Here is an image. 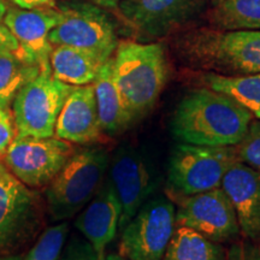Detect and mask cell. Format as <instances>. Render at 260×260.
<instances>
[{
  "label": "cell",
  "mask_w": 260,
  "mask_h": 260,
  "mask_svg": "<svg viewBox=\"0 0 260 260\" xmlns=\"http://www.w3.org/2000/svg\"><path fill=\"white\" fill-rule=\"evenodd\" d=\"M252 118V113L232 96L206 87L182 98L172 116L171 133L184 144L236 146Z\"/></svg>",
  "instance_id": "6da1fadb"
},
{
  "label": "cell",
  "mask_w": 260,
  "mask_h": 260,
  "mask_svg": "<svg viewBox=\"0 0 260 260\" xmlns=\"http://www.w3.org/2000/svg\"><path fill=\"white\" fill-rule=\"evenodd\" d=\"M113 58V79L134 122L144 117L160 95L168 79L161 44L123 41Z\"/></svg>",
  "instance_id": "7a4b0ae2"
},
{
  "label": "cell",
  "mask_w": 260,
  "mask_h": 260,
  "mask_svg": "<svg viewBox=\"0 0 260 260\" xmlns=\"http://www.w3.org/2000/svg\"><path fill=\"white\" fill-rule=\"evenodd\" d=\"M181 51L194 67L223 76L260 74V30H199L183 39Z\"/></svg>",
  "instance_id": "3957f363"
},
{
  "label": "cell",
  "mask_w": 260,
  "mask_h": 260,
  "mask_svg": "<svg viewBox=\"0 0 260 260\" xmlns=\"http://www.w3.org/2000/svg\"><path fill=\"white\" fill-rule=\"evenodd\" d=\"M109 164V153L104 148L75 152L48 183L46 201L52 220L61 222L80 212L102 186Z\"/></svg>",
  "instance_id": "277c9868"
},
{
  "label": "cell",
  "mask_w": 260,
  "mask_h": 260,
  "mask_svg": "<svg viewBox=\"0 0 260 260\" xmlns=\"http://www.w3.org/2000/svg\"><path fill=\"white\" fill-rule=\"evenodd\" d=\"M57 9L59 21L48 37L52 46L80 48L102 63L113 57L119 42L115 24L105 11L90 2H64Z\"/></svg>",
  "instance_id": "5b68a950"
},
{
  "label": "cell",
  "mask_w": 260,
  "mask_h": 260,
  "mask_svg": "<svg viewBox=\"0 0 260 260\" xmlns=\"http://www.w3.org/2000/svg\"><path fill=\"white\" fill-rule=\"evenodd\" d=\"M236 160L235 146L180 142L172 148L169 160V183L186 197L219 188L228 169Z\"/></svg>",
  "instance_id": "8992f818"
},
{
  "label": "cell",
  "mask_w": 260,
  "mask_h": 260,
  "mask_svg": "<svg viewBox=\"0 0 260 260\" xmlns=\"http://www.w3.org/2000/svg\"><path fill=\"white\" fill-rule=\"evenodd\" d=\"M74 86L54 79L51 70H41L22 87L12 102L17 136H54L58 116Z\"/></svg>",
  "instance_id": "52a82bcc"
},
{
  "label": "cell",
  "mask_w": 260,
  "mask_h": 260,
  "mask_svg": "<svg viewBox=\"0 0 260 260\" xmlns=\"http://www.w3.org/2000/svg\"><path fill=\"white\" fill-rule=\"evenodd\" d=\"M176 225L174 204L164 197L149 199L123 228L119 254L126 260H161Z\"/></svg>",
  "instance_id": "ba28073f"
},
{
  "label": "cell",
  "mask_w": 260,
  "mask_h": 260,
  "mask_svg": "<svg viewBox=\"0 0 260 260\" xmlns=\"http://www.w3.org/2000/svg\"><path fill=\"white\" fill-rule=\"evenodd\" d=\"M75 153L70 142L50 136H17L4 155V165L29 188H40L57 176Z\"/></svg>",
  "instance_id": "9c48e42d"
},
{
  "label": "cell",
  "mask_w": 260,
  "mask_h": 260,
  "mask_svg": "<svg viewBox=\"0 0 260 260\" xmlns=\"http://www.w3.org/2000/svg\"><path fill=\"white\" fill-rule=\"evenodd\" d=\"M40 222L37 194L0 162V253L24 242Z\"/></svg>",
  "instance_id": "30bf717a"
},
{
  "label": "cell",
  "mask_w": 260,
  "mask_h": 260,
  "mask_svg": "<svg viewBox=\"0 0 260 260\" xmlns=\"http://www.w3.org/2000/svg\"><path fill=\"white\" fill-rule=\"evenodd\" d=\"M176 223L217 243L232 241L240 233L236 212L222 187L187 195L178 205Z\"/></svg>",
  "instance_id": "8fae6325"
},
{
  "label": "cell",
  "mask_w": 260,
  "mask_h": 260,
  "mask_svg": "<svg viewBox=\"0 0 260 260\" xmlns=\"http://www.w3.org/2000/svg\"><path fill=\"white\" fill-rule=\"evenodd\" d=\"M109 167V180L122 206L119 229H123L154 191V175L145 155L128 145L117 149Z\"/></svg>",
  "instance_id": "7c38bea8"
},
{
  "label": "cell",
  "mask_w": 260,
  "mask_h": 260,
  "mask_svg": "<svg viewBox=\"0 0 260 260\" xmlns=\"http://www.w3.org/2000/svg\"><path fill=\"white\" fill-rule=\"evenodd\" d=\"M59 17V10L56 6L8 8L5 14L4 23L17 40L19 53L39 65L41 70H51L50 56L53 46L48 37Z\"/></svg>",
  "instance_id": "4fadbf2b"
},
{
  "label": "cell",
  "mask_w": 260,
  "mask_h": 260,
  "mask_svg": "<svg viewBox=\"0 0 260 260\" xmlns=\"http://www.w3.org/2000/svg\"><path fill=\"white\" fill-rule=\"evenodd\" d=\"M207 0H121L119 9L135 30L147 37L167 35L188 21Z\"/></svg>",
  "instance_id": "5bb4252c"
},
{
  "label": "cell",
  "mask_w": 260,
  "mask_h": 260,
  "mask_svg": "<svg viewBox=\"0 0 260 260\" xmlns=\"http://www.w3.org/2000/svg\"><path fill=\"white\" fill-rule=\"evenodd\" d=\"M121 214V203L117 198L111 181L107 177L75 220V226L93 246L102 260L105 256L106 247L117 235Z\"/></svg>",
  "instance_id": "9a60e30c"
},
{
  "label": "cell",
  "mask_w": 260,
  "mask_h": 260,
  "mask_svg": "<svg viewBox=\"0 0 260 260\" xmlns=\"http://www.w3.org/2000/svg\"><path fill=\"white\" fill-rule=\"evenodd\" d=\"M222 189L232 201L243 235L260 240V172L236 160L224 175Z\"/></svg>",
  "instance_id": "2e32d148"
},
{
  "label": "cell",
  "mask_w": 260,
  "mask_h": 260,
  "mask_svg": "<svg viewBox=\"0 0 260 260\" xmlns=\"http://www.w3.org/2000/svg\"><path fill=\"white\" fill-rule=\"evenodd\" d=\"M103 134L93 84L74 87L58 116L54 135L70 144H93Z\"/></svg>",
  "instance_id": "e0dca14e"
},
{
  "label": "cell",
  "mask_w": 260,
  "mask_h": 260,
  "mask_svg": "<svg viewBox=\"0 0 260 260\" xmlns=\"http://www.w3.org/2000/svg\"><path fill=\"white\" fill-rule=\"evenodd\" d=\"M92 84L103 133L111 136L122 134L134 123V119L113 79V58H110L100 67Z\"/></svg>",
  "instance_id": "ac0fdd59"
},
{
  "label": "cell",
  "mask_w": 260,
  "mask_h": 260,
  "mask_svg": "<svg viewBox=\"0 0 260 260\" xmlns=\"http://www.w3.org/2000/svg\"><path fill=\"white\" fill-rule=\"evenodd\" d=\"M103 64L88 52L67 45L53 46L50 56L54 79L74 87L92 84Z\"/></svg>",
  "instance_id": "d6986e66"
},
{
  "label": "cell",
  "mask_w": 260,
  "mask_h": 260,
  "mask_svg": "<svg viewBox=\"0 0 260 260\" xmlns=\"http://www.w3.org/2000/svg\"><path fill=\"white\" fill-rule=\"evenodd\" d=\"M40 71L39 65L25 59L19 51H0V107L9 110L22 87Z\"/></svg>",
  "instance_id": "ffe728a7"
},
{
  "label": "cell",
  "mask_w": 260,
  "mask_h": 260,
  "mask_svg": "<svg viewBox=\"0 0 260 260\" xmlns=\"http://www.w3.org/2000/svg\"><path fill=\"white\" fill-rule=\"evenodd\" d=\"M219 243L211 241L186 226L175 229L161 260H225Z\"/></svg>",
  "instance_id": "44dd1931"
},
{
  "label": "cell",
  "mask_w": 260,
  "mask_h": 260,
  "mask_svg": "<svg viewBox=\"0 0 260 260\" xmlns=\"http://www.w3.org/2000/svg\"><path fill=\"white\" fill-rule=\"evenodd\" d=\"M203 80L209 88L232 96L253 117L260 118V74L223 76L209 73L204 75Z\"/></svg>",
  "instance_id": "7402d4cb"
},
{
  "label": "cell",
  "mask_w": 260,
  "mask_h": 260,
  "mask_svg": "<svg viewBox=\"0 0 260 260\" xmlns=\"http://www.w3.org/2000/svg\"><path fill=\"white\" fill-rule=\"evenodd\" d=\"M211 22L220 30H260V0H223Z\"/></svg>",
  "instance_id": "603a6c76"
},
{
  "label": "cell",
  "mask_w": 260,
  "mask_h": 260,
  "mask_svg": "<svg viewBox=\"0 0 260 260\" xmlns=\"http://www.w3.org/2000/svg\"><path fill=\"white\" fill-rule=\"evenodd\" d=\"M68 233L69 225L65 222L47 228L25 258L21 260H58L63 252Z\"/></svg>",
  "instance_id": "cb8c5ba5"
},
{
  "label": "cell",
  "mask_w": 260,
  "mask_h": 260,
  "mask_svg": "<svg viewBox=\"0 0 260 260\" xmlns=\"http://www.w3.org/2000/svg\"><path fill=\"white\" fill-rule=\"evenodd\" d=\"M235 147L237 160L260 172V118L251 122L243 139Z\"/></svg>",
  "instance_id": "d4e9b609"
},
{
  "label": "cell",
  "mask_w": 260,
  "mask_h": 260,
  "mask_svg": "<svg viewBox=\"0 0 260 260\" xmlns=\"http://www.w3.org/2000/svg\"><path fill=\"white\" fill-rule=\"evenodd\" d=\"M58 260H102L93 248V246L82 239H75L71 240V242L67 246L64 252Z\"/></svg>",
  "instance_id": "484cf974"
},
{
  "label": "cell",
  "mask_w": 260,
  "mask_h": 260,
  "mask_svg": "<svg viewBox=\"0 0 260 260\" xmlns=\"http://www.w3.org/2000/svg\"><path fill=\"white\" fill-rule=\"evenodd\" d=\"M16 138L14 117L9 110L0 107V159L4 158L8 148Z\"/></svg>",
  "instance_id": "4316f807"
},
{
  "label": "cell",
  "mask_w": 260,
  "mask_h": 260,
  "mask_svg": "<svg viewBox=\"0 0 260 260\" xmlns=\"http://www.w3.org/2000/svg\"><path fill=\"white\" fill-rule=\"evenodd\" d=\"M225 260H260V246L249 242L235 243L228 251Z\"/></svg>",
  "instance_id": "83f0119b"
},
{
  "label": "cell",
  "mask_w": 260,
  "mask_h": 260,
  "mask_svg": "<svg viewBox=\"0 0 260 260\" xmlns=\"http://www.w3.org/2000/svg\"><path fill=\"white\" fill-rule=\"evenodd\" d=\"M8 11V5L0 0V51H18V42L4 23V17Z\"/></svg>",
  "instance_id": "f1b7e54d"
},
{
  "label": "cell",
  "mask_w": 260,
  "mask_h": 260,
  "mask_svg": "<svg viewBox=\"0 0 260 260\" xmlns=\"http://www.w3.org/2000/svg\"><path fill=\"white\" fill-rule=\"evenodd\" d=\"M12 4L21 9H32L40 6H56L57 0H10Z\"/></svg>",
  "instance_id": "f546056e"
},
{
  "label": "cell",
  "mask_w": 260,
  "mask_h": 260,
  "mask_svg": "<svg viewBox=\"0 0 260 260\" xmlns=\"http://www.w3.org/2000/svg\"><path fill=\"white\" fill-rule=\"evenodd\" d=\"M89 2L103 8H117L121 0H89Z\"/></svg>",
  "instance_id": "4dcf8cb0"
},
{
  "label": "cell",
  "mask_w": 260,
  "mask_h": 260,
  "mask_svg": "<svg viewBox=\"0 0 260 260\" xmlns=\"http://www.w3.org/2000/svg\"><path fill=\"white\" fill-rule=\"evenodd\" d=\"M104 260H126L121 254H107L104 256Z\"/></svg>",
  "instance_id": "1f68e13d"
},
{
  "label": "cell",
  "mask_w": 260,
  "mask_h": 260,
  "mask_svg": "<svg viewBox=\"0 0 260 260\" xmlns=\"http://www.w3.org/2000/svg\"><path fill=\"white\" fill-rule=\"evenodd\" d=\"M22 258H19L17 255H10V256H3L0 258V260H21Z\"/></svg>",
  "instance_id": "d6a6232c"
},
{
  "label": "cell",
  "mask_w": 260,
  "mask_h": 260,
  "mask_svg": "<svg viewBox=\"0 0 260 260\" xmlns=\"http://www.w3.org/2000/svg\"><path fill=\"white\" fill-rule=\"evenodd\" d=\"M207 2H210L211 4H212L213 6H216V5H218V4H220V3L223 2V0H207Z\"/></svg>",
  "instance_id": "836d02e7"
}]
</instances>
